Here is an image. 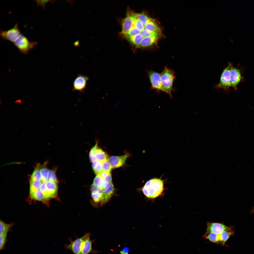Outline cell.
Segmentation results:
<instances>
[{
	"label": "cell",
	"instance_id": "obj_1",
	"mask_svg": "<svg viewBox=\"0 0 254 254\" xmlns=\"http://www.w3.org/2000/svg\"><path fill=\"white\" fill-rule=\"evenodd\" d=\"M164 190V182L160 178H154L147 181L142 190L147 198L154 199L160 196Z\"/></svg>",
	"mask_w": 254,
	"mask_h": 254
},
{
	"label": "cell",
	"instance_id": "obj_2",
	"mask_svg": "<svg viewBox=\"0 0 254 254\" xmlns=\"http://www.w3.org/2000/svg\"><path fill=\"white\" fill-rule=\"evenodd\" d=\"M160 75L162 84L166 93L172 98L171 93L173 90V86L175 78V72L171 69L165 66Z\"/></svg>",
	"mask_w": 254,
	"mask_h": 254
},
{
	"label": "cell",
	"instance_id": "obj_3",
	"mask_svg": "<svg viewBox=\"0 0 254 254\" xmlns=\"http://www.w3.org/2000/svg\"><path fill=\"white\" fill-rule=\"evenodd\" d=\"M20 52L26 54L38 44L36 42H30L25 36L21 34L13 43Z\"/></svg>",
	"mask_w": 254,
	"mask_h": 254
},
{
	"label": "cell",
	"instance_id": "obj_4",
	"mask_svg": "<svg viewBox=\"0 0 254 254\" xmlns=\"http://www.w3.org/2000/svg\"><path fill=\"white\" fill-rule=\"evenodd\" d=\"M233 66L231 63L229 61L227 66L224 69L221 75L219 83L217 84L215 88L217 89H222L224 91H227L231 87L230 79V72Z\"/></svg>",
	"mask_w": 254,
	"mask_h": 254
},
{
	"label": "cell",
	"instance_id": "obj_5",
	"mask_svg": "<svg viewBox=\"0 0 254 254\" xmlns=\"http://www.w3.org/2000/svg\"><path fill=\"white\" fill-rule=\"evenodd\" d=\"M21 34L17 23L8 30H1L0 31V36L3 39L13 43Z\"/></svg>",
	"mask_w": 254,
	"mask_h": 254
},
{
	"label": "cell",
	"instance_id": "obj_6",
	"mask_svg": "<svg viewBox=\"0 0 254 254\" xmlns=\"http://www.w3.org/2000/svg\"><path fill=\"white\" fill-rule=\"evenodd\" d=\"M149 78L151 84V88L158 91L166 92L161 82L160 74L153 71L148 72Z\"/></svg>",
	"mask_w": 254,
	"mask_h": 254
},
{
	"label": "cell",
	"instance_id": "obj_7",
	"mask_svg": "<svg viewBox=\"0 0 254 254\" xmlns=\"http://www.w3.org/2000/svg\"><path fill=\"white\" fill-rule=\"evenodd\" d=\"M90 233L88 232L85 234L83 236L80 238H77L73 240L71 238H69L70 243L65 244L64 247L65 249L71 250L74 254H79L80 249L82 243Z\"/></svg>",
	"mask_w": 254,
	"mask_h": 254
},
{
	"label": "cell",
	"instance_id": "obj_8",
	"mask_svg": "<svg viewBox=\"0 0 254 254\" xmlns=\"http://www.w3.org/2000/svg\"><path fill=\"white\" fill-rule=\"evenodd\" d=\"M88 77L82 74H78L73 83V91H78L83 93L86 88Z\"/></svg>",
	"mask_w": 254,
	"mask_h": 254
},
{
	"label": "cell",
	"instance_id": "obj_9",
	"mask_svg": "<svg viewBox=\"0 0 254 254\" xmlns=\"http://www.w3.org/2000/svg\"><path fill=\"white\" fill-rule=\"evenodd\" d=\"M90 234L83 241L81 244L79 254H89L90 253L96 254L98 251L92 248V244L95 240H91Z\"/></svg>",
	"mask_w": 254,
	"mask_h": 254
},
{
	"label": "cell",
	"instance_id": "obj_10",
	"mask_svg": "<svg viewBox=\"0 0 254 254\" xmlns=\"http://www.w3.org/2000/svg\"><path fill=\"white\" fill-rule=\"evenodd\" d=\"M242 77L240 70L233 66L230 72V86L235 90H236L237 85L241 81Z\"/></svg>",
	"mask_w": 254,
	"mask_h": 254
},
{
	"label": "cell",
	"instance_id": "obj_11",
	"mask_svg": "<svg viewBox=\"0 0 254 254\" xmlns=\"http://www.w3.org/2000/svg\"><path fill=\"white\" fill-rule=\"evenodd\" d=\"M129 156V154L127 153L120 156L111 157L109 160L112 168H115L124 166L125 164L127 159Z\"/></svg>",
	"mask_w": 254,
	"mask_h": 254
},
{
	"label": "cell",
	"instance_id": "obj_12",
	"mask_svg": "<svg viewBox=\"0 0 254 254\" xmlns=\"http://www.w3.org/2000/svg\"><path fill=\"white\" fill-rule=\"evenodd\" d=\"M227 226L222 223L208 222L207 224L206 233H213L219 234L224 231Z\"/></svg>",
	"mask_w": 254,
	"mask_h": 254
},
{
	"label": "cell",
	"instance_id": "obj_13",
	"mask_svg": "<svg viewBox=\"0 0 254 254\" xmlns=\"http://www.w3.org/2000/svg\"><path fill=\"white\" fill-rule=\"evenodd\" d=\"M46 191L49 199L57 196L58 190L57 182L47 180L46 182Z\"/></svg>",
	"mask_w": 254,
	"mask_h": 254
},
{
	"label": "cell",
	"instance_id": "obj_14",
	"mask_svg": "<svg viewBox=\"0 0 254 254\" xmlns=\"http://www.w3.org/2000/svg\"><path fill=\"white\" fill-rule=\"evenodd\" d=\"M114 186L112 182L106 184L103 189V198L101 204L107 202L110 199L114 193Z\"/></svg>",
	"mask_w": 254,
	"mask_h": 254
},
{
	"label": "cell",
	"instance_id": "obj_15",
	"mask_svg": "<svg viewBox=\"0 0 254 254\" xmlns=\"http://www.w3.org/2000/svg\"><path fill=\"white\" fill-rule=\"evenodd\" d=\"M234 233V230L233 227L227 226L224 231L219 234L220 244L222 245H225L226 242L230 237Z\"/></svg>",
	"mask_w": 254,
	"mask_h": 254
},
{
	"label": "cell",
	"instance_id": "obj_16",
	"mask_svg": "<svg viewBox=\"0 0 254 254\" xmlns=\"http://www.w3.org/2000/svg\"><path fill=\"white\" fill-rule=\"evenodd\" d=\"M159 38L158 36H152L144 38L138 48H144L150 47L155 43Z\"/></svg>",
	"mask_w": 254,
	"mask_h": 254
},
{
	"label": "cell",
	"instance_id": "obj_17",
	"mask_svg": "<svg viewBox=\"0 0 254 254\" xmlns=\"http://www.w3.org/2000/svg\"><path fill=\"white\" fill-rule=\"evenodd\" d=\"M95 157L96 160L102 163L109 158L106 153L98 147L96 151Z\"/></svg>",
	"mask_w": 254,
	"mask_h": 254
},
{
	"label": "cell",
	"instance_id": "obj_18",
	"mask_svg": "<svg viewBox=\"0 0 254 254\" xmlns=\"http://www.w3.org/2000/svg\"><path fill=\"white\" fill-rule=\"evenodd\" d=\"M219 234L213 233H206L203 236V237L210 242L216 244H220Z\"/></svg>",
	"mask_w": 254,
	"mask_h": 254
},
{
	"label": "cell",
	"instance_id": "obj_19",
	"mask_svg": "<svg viewBox=\"0 0 254 254\" xmlns=\"http://www.w3.org/2000/svg\"><path fill=\"white\" fill-rule=\"evenodd\" d=\"M106 184L104 179L99 175H97L93 180V184L103 190Z\"/></svg>",
	"mask_w": 254,
	"mask_h": 254
},
{
	"label": "cell",
	"instance_id": "obj_20",
	"mask_svg": "<svg viewBox=\"0 0 254 254\" xmlns=\"http://www.w3.org/2000/svg\"><path fill=\"white\" fill-rule=\"evenodd\" d=\"M37 180H42L40 168L39 164L37 166L32 173L30 178V182Z\"/></svg>",
	"mask_w": 254,
	"mask_h": 254
},
{
	"label": "cell",
	"instance_id": "obj_21",
	"mask_svg": "<svg viewBox=\"0 0 254 254\" xmlns=\"http://www.w3.org/2000/svg\"><path fill=\"white\" fill-rule=\"evenodd\" d=\"M144 27L145 29L151 32H158L159 30V28L158 24L153 20L144 25Z\"/></svg>",
	"mask_w": 254,
	"mask_h": 254
},
{
	"label": "cell",
	"instance_id": "obj_22",
	"mask_svg": "<svg viewBox=\"0 0 254 254\" xmlns=\"http://www.w3.org/2000/svg\"><path fill=\"white\" fill-rule=\"evenodd\" d=\"M102 163L95 160L92 162V167L94 173L97 175L99 174L103 170Z\"/></svg>",
	"mask_w": 254,
	"mask_h": 254
},
{
	"label": "cell",
	"instance_id": "obj_23",
	"mask_svg": "<svg viewBox=\"0 0 254 254\" xmlns=\"http://www.w3.org/2000/svg\"><path fill=\"white\" fill-rule=\"evenodd\" d=\"M135 15L136 17L144 25L150 21L153 20L143 13H137L135 12Z\"/></svg>",
	"mask_w": 254,
	"mask_h": 254
},
{
	"label": "cell",
	"instance_id": "obj_24",
	"mask_svg": "<svg viewBox=\"0 0 254 254\" xmlns=\"http://www.w3.org/2000/svg\"><path fill=\"white\" fill-rule=\"evenodd\" d=\"M91 196L94 202L97 203L103 201V193L98 191L91 192Z\"/></svg>",
	"mask_w": 254,
	"mask_h": 254
},
{
	"label": "cell",
	"instance_id": "obj_25",
	"mask_svg": "<svg viewBox=\"0 0 254 254\" xmlns=\"http://www.w3.org/2000/svg\"><path fill=\"white\" fill-rule=\"evenodd\" d=\"M42 181V180H37L30 182V193L39 189Z\"/></svg>",
	"mask_w": 254,
	"mask_h": 254
},
{
	"label": "cell",
	"instance_id": "obj_26",
	"mask_svg": "<svg viewBox=\"0 0 254 254\" xmlns=\"http://www.w3.org/2000/svg\"><path fill=\"white\" fill-rule=\"evenodd\" d=\"M12 226L11 224H7L0 220V235L8 232Z\"/></svg>",
	"mask_w": 254,
	"mask_h": 254
},
{
	"label": "cell",
	"instance_id": "obj_27",
	"mask_svg": "<svg viewBox=\"0 0 254 254\" xmlns=\"http://www.w3.org/2000/svg\"><path fill=\"white\" fill-rule=\"evenodd\" d=\"M102 163L103 170L110 173L112 168L109 158L103 162Z\"/></svg>",
	"mask_w": 254,
	"mask_h": 254
},
{
	"label": "cell",
	"instance_id": "obj_28",
	"mask_svg": "<svg viewBox=\"0 0 254 254\" xmlns=\"http://www.w3.org/2000/svg\"><path fill=\"white\" fill-rule=\"evenodd\" d=\"M48 171V169L45 166H43L40 168V173L42 181L46 182L47 180Z\"/></svg>",
	"mask_w": 254,
	"mask_h": 254
},
{
	"label": "cell",
	"instance_id": "obj_29",
	"mask_svg": "<svg viewBox=\"0 0 254 254\" xmlns=\"http://www.w3.org/2000/svg\"><path fill=\"white\" fill-rule=\"evenodd\" d=\"M98 141L96 142L95 145L93 146L91 149L89 154V158L91 162H93L95 160V155L96 150L98 147Z\"/></svg>",
	"mask_w": 254,
	"mask_h": 254
},
{
	"label": "cell",
	"instance_id": "obj_30",
	"mask_svg": "<svg viewBox=\"0 0 254 254\" xmlns=\"http://www.w3.org/2000/svg\"><path fill=\"white\" fill-rule=\"evenodd\" d=\"M47 180H50L57 182V178L54 171L52 170H49L47 177Z\"/></svg>",
	"mask_w": 254,
	"mask_h": 254
},
{
	"label": "cell",
	"instance_id": "obj_31",
	"mask_svg": "<svg viewBox=\"0 0 254 254\" xmlns=\"http://www.w3.org/2000/svg\"><path fill=\"white\" fill-rule=\"evenodd\" d=\"M7 233L0 235V249H2L6 242Z\"/></svg>",
	"mask_w": 254,
	"mask_h": 254
},
{
	"label": "cell",
	"instance_id": "obj_32",
	"mask_svg": "<svg viewBox=\"0 0 254 254\" xmlns=\"http://www.w3.org/2000/svg\"><path fill=\"white\" fill-rule=\"evenodd\" d=\"M37 5L40 6L43 9H44L46 4L51 1L50 0H36L35 1Z\"/></svg>",
	"mask_w": 254,
	"mask_h": 254
},
{
	"label": "cell",
	"instance_id": "obj_33",
	"mask_svg": "<svg viewBox=\"0 0 254 254\" xmlns=\"http://www.w3.org/2000/svg\"><path fill=\"white\" fill-rule=\"evenodd\" d=\"M104 179L106 183L111 182L112 178L111 173H109Z\"/></svg>",
	"mask_w": 254,
	"mask_h": 254
},
{
	"label": "cell",
	"instance_id": "obj_34",
	"mask_svg": "<svg viewBox=\"0 0 254 254\" xmlns=\"http://www.w3.org/2000/svg\"><path fill=\"white\" fill-rule=\"evenodd\" d=\"M129 251V248L127 247H125L120 251V254H128Z\"/></svg>",
	"mask_w": 254,
	"mask_h": 254
}]
</instances>
